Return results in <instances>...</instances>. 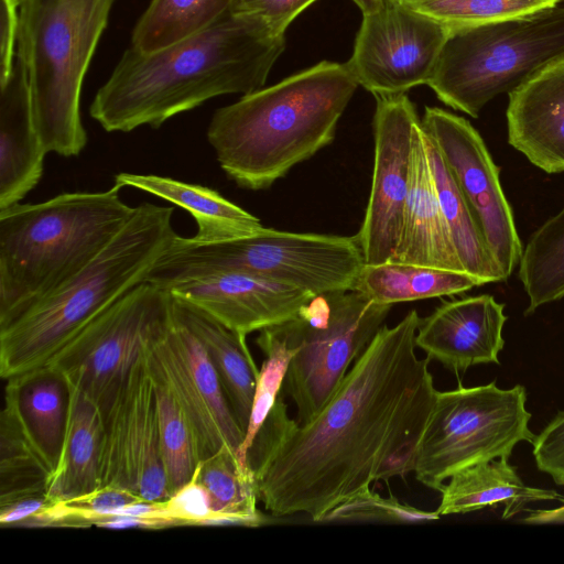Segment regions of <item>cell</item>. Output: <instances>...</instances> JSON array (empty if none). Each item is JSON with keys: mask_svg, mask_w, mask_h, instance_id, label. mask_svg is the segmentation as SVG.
I'll use <instances>...</instances> for the list:
<instances>
[{"mask_svg": "<svg viewBox=\"0 0 564 564\" xmlns=\"http://www.w3.org/2000/svg\"><path fill=\"white\" fill-rule=\"evenodd\" d=\"M421 318L411 310L383 325L326 405L308 423L290 424L253 470L271 517L325 521L370 485L413 471L437 390L430 359L419 358Z\"/></svg>", "mask_w": 564, "mask_h": 564, "instance_id": "6da1fadb", "label": "cell"}, {"mask_svg": "<svg viewBox=\"0 0 564 564\" xmlns=\"http://www.w3.org/2000/svg\"><path fill=\"white\" fill-rule=\"evenodd\" d=\"M284 48L285 36L263 20L228 11L163 48H127L97 90L90 116L107 132L158 129L217 96L261 89Z\"/></svg>", "mask_w": 564, "mask_h": 564, "instance_id": "7a4b0ae2", "label": "cell"}, {"mask_svg": "<svg viewBox=\"0 0 564 564\" xmlns=\"http://www.w3.org/2000/svg\"><path fill=\"white\" fill-rule=\"evenodd\" d=\"M358 83L347 64L323 61L217 109L207 140L238 186L260 191L330 144Z\"/></svg>", "mask_w": 564, "mask_h": 564, "instance_id": "3957f363", "label": "cell"}, {"mask_svg": "<svg viewBox=\"0 0 564 564\" xmlns=\"http://www.w3.org/2000/svg\"><path fill=\"white\" fill-rule=\"evenodd\" d=\"M173 208L144 202L83 270L12 322L0 326V376L46 366L89 321L147 281L178 236Z\"/></svg>", "mask_w": 564, "mask_h": 564, "instance_id": "277c9868", "label": "cell"}, {"mask_svg": "<svg viewBox=\"0 0 564 564\" xmlns=\"http://www.w3.org/2000/svg\"><path fill=\"white\" fill-rule=\"evenodd\" d=\"M121 188L0 209V326L83 270L117 236L135 210L120 198Z\"/></svg>", "mask_w": 564, "mask_h": 564, "instance_id": "5b68a950", "label": "cell"}, {"mask_svg": "<svg viewBox=\"0 0 564 564\" xmlns=\"http://www.w3.org/2000/svg\"><path fill=\"white\" fill-rule=\"evenodd\" d=\"M115 0H19L17 56L23 62L34 124L46 153L77 156L85 75Z\"/></svg>", "mask_w": 564, "mask_h": 564, "instance_id": "8992f818", "label": "cell"}, {"mask_svg": "<svg viewBox=\"0 0 564 564\" xmlns=\"http://www.w3.org/2000/svg\"><path fill=\"white\" fill-rule=\"evenodd\" d=\"M365 265L357 236L302 234L261 228L238 239L200 243L177 236L147 282L166 289L209 270H238L314 295L352 290Z\"/></svg>", "mask_w": 564, "mask_h": 564, "instance_id": "52a82bcc", "label": "cell"}, {"mask_svg": "<svg viewBox=\"0 0 564 564\" xmlns=\"http://www.w3.org/2000/svg\"><path fill=\"white\" fill-rule=\"evenodd\" d=\"M563 55L561 2L513 19L452 29L426 85L445 105L477 118L491 99Z\"/></svg>", "mask_w": 564, "mask_h": 564, "instance_id": "ba28073f", "label": "cell"}, {"mask_svg": "<svg viewBox=\"0 0 564 564\" xmlns=\"http://www.w3.org/2000/svg\"><path fill=\"white\" fill-rule=\"evenodd\" d=\"M391 308L356 290L332 291L314 295L294 318L270 327L295 350L283 390L296 405L300 425L335 394Z\"/></svg>", "mask_w": 564, "mask_h": 564, "instance_id": "9c48e42d", "label": "cell"}, {"mask_svg": "<svg viewBox=\"0 0 564 564\" xmlns=\"http://www.w3.org/2000/svg\"><path fill=\"white\" fill-rule=\"evenodd\" d=\"M522 384L499 388L494 380L476 387L437 391L419 441L413 473L441 492L456 471L496 458H509L520 442L532 445L531 413Z\"/></svg>", "mask_w": 564, "mask_h": 564, "instance_id": "30bf717a", "label": "cell"}, {"mask_svg": "<svg viewBox=\"0 0 564 564\" xmlns=\"http://www.w3.org/2000/svg\"><path fill=\"white\" fill-rule=\"evenodd\" d=\"M172 318V293L145 281L89 321L46 366L62 371L104 416L133 366Z\"/></svg>", "mask_w": 564, "mask_h": 564, "instance_id": "8fae6325", "label": "cell"}, {"mask_svg": "<svg viewBox=\"0 0 564 564\" xmlns=\"http://www.w3.org/2000/svg\"><path fill=\"white\" fill-rule=\"evenodd\" d=\"M451 29L402 0H379L362 13L346 63L375 96L404 94L427 84Z\"/></svg>", "mask_w": 564, "mask_h": 564, "instance_id": "7c38bea8", "label": "cell"}, {"mask_svg": "<svg viewBox=\"0 0 564 564\" xmlns=\"http://www.w3.org/2000/svg\"><path fill=\"white\" fill-rule=\"evenodd\" d=\"M423 131L434 141L462 192L486 247L507 280L520 262L522 245L499 172L479 132L468 120L425 107Z\"/></svg>", "mask_w": 564, "mask_h": 564, "instance_id": "4fadbf2b", "label": "cell"}, {"mask_svg": "<svg viewBox=\"0 0 564 564\" xmlns=\"http://www.w3.org/2000/svg\"><path fill=\"white\" fill-rule=\"evenodd\" d=\"M144 356L104 415L100 487L117 486L148 501H164L171 491L161 454L154 382Z\"/></svg>", "mask_w": 564, "mask_h": 564, "instance_id": "5bb4252c", "label": "cell"}, {"mask_svg": "<svg viewBox=\"0 0 564 564\" xmlns=\"http://www.w3.org/2000/svg\"><path fill=\"white\" fill-rule=\"evenodd\" d=\"M375 97L371 187L356 235L365 264L391 260L398 247L410 184L413 128L420 121L405 94Z\"/></svg>", "mask_w": 564, "mask_h": 564, "instance_id": "9a60e30c", "label": "cell"}, {"mask_svg": "<svg viewBox=\"0 0 564 564\" xmlns=\"http://www.w3.org/2000/svg\"><path fill=\"white\" fill-rule=\"evenodd\" d=\"M145 361L184 409L197 438L200 462L224 446L238 454L245 432L205 347L174 311L166 332L148 347Z\"/></svg>", "mask_w": 564, "mask_h": 564, "instance_id": "2e32d148", "label": "cell"}, {"mask_svg": "<svg viewBox=\"0 0 564 564\" xmlns=\"http://www.w3.org/2000/svg\"><path fill=\"white\" fill-rule=\"evenodd\" d=\"M174 296L242 335L294 318L314 294L238 270H209L170 284Z\"/></svg>", "mask_w": 564, "mask_h": 564, "instance_id": "e0dca14e", "label": "cell"}, {"mask_svg": "<svg viewBox=\"0 0 564 564\" xmlns=\"http://www.w3.org/2000/svg\"><path fill=\"white\" fill-rule=\"evenodd\" d=\"M503 310L505 305L489 294L443 302L421 318L415 335L416 347L427 359L456 375L476 365H499L507 321Z\"/></svg>", "mask_w": 564, "mask_h": 564, "instance_id": "ac0fdd59", "label": "cell"}, {"mask_svg": "<svg viewBox=\"0 0 564 564\" xmlns=\"http://www.w3.org/2000/svg\"><path fill=\"white\" fill-rule=\"evenodd\" d=\"M508 142L546 173L564 172V55L509 93Z\"/></svg>", "mask_w": 564, "mask_h": 564, "instance_id": "d6986e66", "label": "cell"}, {"mask_svg": "<svg viewBox=\"0 0 564 564\" xmlns=\"http://www.w3.org/2000/svg\"><path fill=\"white\" fill-rule=\"evenodd\" d=\"M391 260L464 272L440 207L421 119L413 128L409 192Z\"/></svg>", "mask_w": 564, "mask_h": 564, "instance_id": "ffe728a7", "label": "cell"}, {"mask_svg": "<svg viewBox=\"0 0 564 564\" xmlns=\"http://www.w3.org/2000/svg\"><path fill=\"white\" fill-rule=\"evenodd\" d=\"M46 151L36 131L28 75L17 56L0 84V209L20 203L40 182Z\"/></svg>", "mask_w": 564, "mask_h": 564, "instance_id": "44dd1931", "label": "cell"}, {"mask_svg": "<svg viewBox=\"0 0 564 564\" xmlns=\"http://www.w3.org/2000/svg\"><path fill=\"white\" fill-rule=\"evenodd\" d=\"M4 400L53 468L57 466L69 417L73 389L66 376L44 366L7 380Z\"/></svg>", "mask_w": 564, "mask_h": 564, "instance_id": "7402d4cb", "label": "cell"}, {"mask_svg": "<svg viewBox=\"0 0 564 564\" xmlns=\"http://www.w3.org/2000/svg\"><path fill=\"white\" fill-rule=\"evenodd\" d=\"M115 184L130 186L167 200L188 212L197 225L196 242L215 243L250 236L263 226L259 218L217 191L153 174L121 172Z\"/></svg>", "mask_w": 564, "mask_h": 564, "instance_id": "603a6c76", "label": "cell"}, {"mask_svg": "<svg viewBox=\"0 0 564 564\" xmlns=\"http://www.w3.org/2000/svg\"><path fill=\"white\" fill-rule=\"evenodd\" d=\"M437 514H459L485 507L503 505L502 519L508 520L525 511L527 506L538 501L558 500L564 496L553 489L528 486L508 458L481 462L463 468L448 478L441 490Z\"/></svg>", "mask_w": 564, "mask_h": 564, "instance_id": "cb8c5ba5", "label": "cell"}, {"mask_svg": "<svg viewBox=\"0 0 564 564\" xmlns=\"http://www.w3.org/2000/svg\"><path fill=\"white\" fill-rule=\"evenodd\" d=\"M173 311L205 347L230 409L246 434L260 372L247 345V336L174 295Z\"/></svg>", "mask_w": 564, "mask_h": 564, "instance_id": "d4e9b609", "label": "cell"}, {"mask_svg": "<svg viewBox=\"0 0 564 564\" xmlns=\"http://www.w3.org/2000/svg\"><path fill=\"white\" fill-rule=\"evenodd\" d=\"M61 456L47 489L54 501L69 500L100 487L105 432L99 406L74 388Z\"/></svg>", "mask_w": 564, "mask_h": 564, "instance_id": "484cf974", "label": "cell"}, {"mask_svg": "<svg viewBox=\"0 0 564 564\" xmlns=\"http://www.w3.org/2000/svg\"><path fill=\"white\" fill-rule=\"evenodd\" d=\"M481 285L466 272L389 260L365 264L352 290L379 304L393 305L466 292Z\"/></svg>", "mask_w": 564, "mask_h": 564, "instance_id": "4316f807", "label": "cell"}, {"mask_svg": "<svg viewBox=\"0 0 564 564\" xmlns=\"http://www.w3.org/2000/svg\"><path fill=\"white\" fill-rule=\"evenodd\" d=\"M196 480L207 491L214 514L202 525L260 527L268 522L257 508L259 500L252 470L227 446L199 462Z\"/></svg>", "mask_w": 564, "mask_h": 564, "instance_id": "83f0119b", "label": "cell"}, {"mask_svg": "<svg viewBox=\"0 0 564 564\" xmlns=\"http://www.w3.org/2000/svg\"><path fill=\"white\" fill-rule=\"evenodd\" d=\"M440 207L464 272L480 284L503 281L474 216L434 141L424 132Z\"/></svg>", "mask_w": 564, "mask_h": 564, "instance_id": "f1b7e54d", "label": "cell"}, {"mask_svg": "<svg viewBox=\"0 0 564 564\" xmlns=\"http://www.w3.org/2000/svg\"><path fill=\"white\" fill-rule=\"evenodd\" d=\"M53 468L24 430L12 404L0 415V507L46 495Z\"/></svg>", "mask_w": 564, "mask_h": 564, "instance_id": "f546056e", "label": "cell"}, {"mask_svg": "<svg viewBox=\"0 0 564 564\" xmlns=\"http://www.w3.org/2000/svg\"><path fill=\"white\" fill-rule=\"evenodd\" d=\"M232 0H151L131 34V47L152 52L195 34L230 11Z\"/></svg>", "mask_w": 564, "mask_h": 564, "instance_id": "4dcf8cb0", "label": "cell"}, {"mask_svg": "<svg viewBox=\"0 0 564 564\" xmlns=\"http://www.w3.org/2000/svg\"><path fill=\"white\" fill-rule=\"evenodd\" d=\"M529 299L525 315L564 297V208L535 230L519 262Z\"/></svg>", "mask_w": 564, "mask_h": 564, "instance_id": "1f68e13d", "label": "cell"}, {"mask_svg": "<svg viewBox=\"0 0 564 564\" xmlns=\"http://www.w3.org/2000/svg\"><path fill=\"white\" fill-rule=\"evenodd\" d=\"M149 370L155 389L161 454L172 495L193 478L200 452L193 426L170 386Z\"/></svg>", "mask_w": 564, "mask_h": 564, "instance_id": "d6a6232c", "label": "cell"}, {"mask_svg": "<svg viewBox=\"0 0 564 564\" xmlns=\"http://www.w3.org/2000/svg\"><path fill=\"white\" fill-rule=\"evenodd\" d=\"M451 30L477 26L534 13L564 0H402Z\"/></svg>", "mask_w": 564, "mask_h": 564, "instance_id": "836d02e7", "label": "cell"}, {"mask_svg": "<svg viewBox=\"0 0 564 564\" xmlns=\"http://www.w3.org/2000/svg\"><path fill=\"white\" fill-rule=\"evenodd\" d=\"M256 343L265 358L260 368L248 427L238 452L240 460L247 466V453L281 395L284 378L295 352L271 328L261 330Z\"/></svg>", "mask_w": 564, "mask_h": 564, "instance_id": "e575fe53", "label": "cell"}, {"mask_svg": "<svg viewBox=\"0 0 564 564\" xmlns=\"http://www.w3.org/2000/svg\"><path fill=\"white\" fill-rule=\"evenodd\" d=\"M440 519L436 511H424L401 503L395 497H381L370 488L346 501L328 514L330 520H373L389 522H425Z\"/></svg>", "mask_w": 564, "mask_h": 564, "instance_id": "d590c367", "label": "cell"}, {"mask_svg": "<svg viewBox=\"0 0 564 564\" xmlns=\"http://www.w3.org/2000/svg\"><path fill=\"white\" fill-rule=\"evenodd\" d=\"M212 514L210 498L195 476L163 501V517L175 527L202 525Z\"/></svg>", "mask_w": 564, "mask_h": 564, "instance_id": "8d00e7d4", "label": "cell"}, {"mask_svg": "<svg viewBox=\"0 0 564 564\" xmlns=\"http://www.w3.org/2000/svg\"><path fill=\"white\" fill-rule=\"evenodd\" d=\"M532 447L538 469L564 486V411L557 412L535 435Z\"/></svg>", "mask_w": 564, "mask_h": 564, "instance_id": "74e56055", "label": "cell"}, {"mask_svg": "<svg viewBox=\"0 0 564 564\" xmlns=\"http://www.w3.org/2000/svg\"><path fill=\"white\" fill-rule=\"evenodd\" d=\"M317 0H232L230 11L260 18L276 35L285 31L297 15Z\"/></svg>", "mask_w": 564, "mask_h": 564, "instance_id": "f35d334b", "label": "cell"}, {"mask_svg": "<svg viewBox=\"0 0 564 564\" xmlns=\"http://www.w3.org/2000/svg\"><path fill=\"white\" fill-rule=\"evenodd\" d=\"M19 39V0H1L0 9V84L11 75Z\"/></svg>", "mask_w": 564, "mask_h": 564, "instance_id": "ab89813d", "label": "cell"}, {"mask_svg": "<svg viewBox=\"0 0 564 564\" xmlns=\"http://www.w3.org/2000/svg\"><path fill=\"white\" fill-rule=\"evenodd\" d=\"M54 502L47 495H41L0 507V524L2 527H23L25 522L42 513Z\"/></svg>", "mask_w": 564, "mask_h": 564, "instance_id": "60d3db41", "label": "cell"}, {"mask_svg": "<svg viewBox=\"0 0 564 564\" xmlns=\"http://www.w3.org/2000/svg\"><path fill=\"white\" fill-rule=\"evenodd\" d=\"M98 528L105 529H145V530H161L174 527V524L164 519L144 518L132 516H112L108 517L95 524Z\"/></svg>", "mask_w": 564, "mask_h": 564, "instance_id": "b9f144b4", "label": "cell"}, {"mask_svg": "<svg viewBox=\"0 0 564 564\" xmlns=\"http://www.w3.org/2000/svg\"><path fill=\"white\" fill-rule=\"evenodd\" d=\"M530 513L520 520L527 524H564V502L554 509L529 510Z\"/></svg>", "mask_w": 564, "mask_h": 564, "instance_id": "7bdbcfd3", "label": "cell"}, {"mask_svg": "<svg viewBox=\"0 0 564 564\" xmlns=\"http://www.w3.org/2000/svg\"><path fill=\"white\" fill-rule=\"evenodd\" d=\"M352 1L358 6V8L364 13V12L371 10L378 3L379 0H352Z\"/></svg>", "mask_w": 564, "mask_h": 564, "instance_id": "ee69618b", "label": "cell"}]
</instances>
